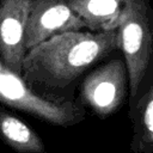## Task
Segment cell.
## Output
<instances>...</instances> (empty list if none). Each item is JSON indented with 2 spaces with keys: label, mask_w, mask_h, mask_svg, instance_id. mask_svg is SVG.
Listing matches in <instances>:
<instances>
[{
  "label": "cell",
  "mask_w": 153,
  "mask_h": 153,
  "mask_svg": "<svg viewBox=\"0 0 153 153\" xmlns=\"http://www.w3.org/2000/svg\"><path fill=\"white\" fill-rule=\"evenodd\" d=\"M0 140L17 153H45L39 135L4 106H0Z\"/></svg>",
  "instance_id": "8"
},
{
  "label": "cell",
  "mask_w": 153,
  "mask_h": 153,
  "mask_svg": "<svg viewBox=\"0 0 153 153\" xmlns=\"http://www.w3.org/2000/svg\"><path fill=\"white\" fill-rule=\"evenodd\" d=\"M133 136L131 153H153V82L130 108Z\"/></svg>",
  "instance_id": "9"
},
{
  "label": "cell",
  "mask_w": 153,
  "mask_h": 153,
  "mask_svg": "<svg viewBox=\"0 0 153 153\" xmlns=\"http://www.w3.org/2000/svg\"><path fill=\"white\" fill-rule=\"evenodd\" d=\"M0 103L24 111L53 126L72 127L85 118V108L75 100H56L37 94L23 76L11 71L0 57Z\"/></svg>",
  "instance_id": "3"
},
{
  "label": "cell",
  "mask_w": 153,
  "mask_h": 153,
  "mask_svg": "<svg viewBox=\"0 0 153 153\" xmlns=\"http://www.w3.org/2000/svg\"><path fill=\"white\" fill-rule=\"evenodd\" d=\"M120 50L128 74L130 108L147 90L153 69V10L145 0H128L118 25Z\"/></svg>",
  "instance_id": "2"
},
{
  "label": "cell",
  "mask_w": 153,
  "mask_h": 153,
  "mask_svg": "<svg viewBox=\"0 0 153 153\" xmlns=\"http://www.w3.org/2000/svg\"><path fill=\"white\" fill-rule=\"evenodd\" d=\"M33 0H0V57L14 73L22 75L25 27Z\"/></svg>",
  "instance_id": "6"
},
{
  "label": "cell",
  "mask_w": 153,
  "mask_h": 153,
  "mask_svg": "<svg viewBox=\"0 0 153 153\" xmlns=\"http://www.w3.org/2000/svg\"><path fill=\"white\" fill-rule=\"evenodd\" d=\"M117 49V29L59 33L26 51L22 76L39 96L56 100H75L73 93L76 81Z\"/></svg>",
  "instance_id": "1"
},
{
  "label": "cell",
  "mask_w": 153,
  "mask_h": 153,
  "mask_svg": "<svg viewBox=\"0 0 153 153\" xmlns=\"http://www.w3.org/2000/svg\"><path fill=\"white\" fill-rule=\"evenodd\" d=\"M128 0H67L71 8L90 31L117 29Z\"/></svg>",
  "instance_id": "7"
},
{
  "label": "cell",
  "mask_w": 153,
  "mask_h": 153,
  "mask_svg": "<svg viewBox=\"0 0 153 153\" xmlns=\"http://www.w3.org/2000/svg\"><path fill=\"white\" fill-rule=\"evenodd\" d=\"M84 29V22L67 0H33L25 27L24 47L27 51L55 35Z\"/></svg>",
  "instance_id": "5"
},
{
  "label": "cell",
  "mask_w": 153,
  "mask_h": 153,
  "mask_svg": "<svg viewBox=\"0 0 153 153\" xmlns=\"http://www.w3.org/2000/svg\"><path fill=\"white\" fill-rule=\"evenodd\" d=\"M128 74L124 60L112 59L97 66L85 75L80 84L79 99L84 108H88L98 117L115 114L128 96Z\"/></svg>",
  "instance_id": "4"
}]
</instances>
